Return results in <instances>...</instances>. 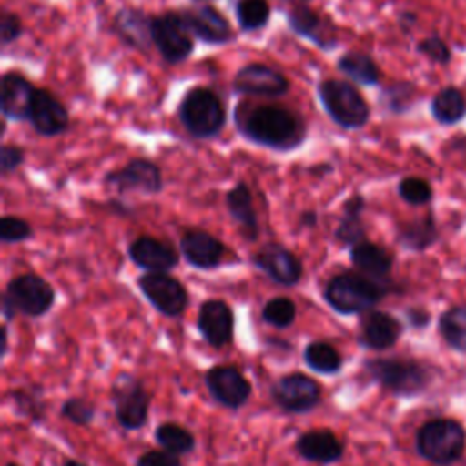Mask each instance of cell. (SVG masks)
<instances>
[{
	"instance_id": "d6a6232c",
	"label": "cell",
	"mask_w": 466,
	"mask_h": 466,
	"mask_svg": "<svg viewBox=\"0 0 466 466\" xmlns=\"http://www.w3.org/2000/svg\"><path fill=\"white\" fill-rule=\"evenodd\" d=\"M260 319L277 329H286L289 328L295 319H297V304L289 297H271L269 300L264 302Z\"/></svg>"
},
{
	"instance_id": "1f68e13d",
	"label": "cell",
	"mask_w": 466,
	"mask_h": 466,
	"mask_svg": "<svg viewBox=\"0 0 466 466\" xmlns=\"http://www.w3.org/2000/svg\"><path fill=\"white\" fill-rule=\"evenodd\" d=\"M337 67L340 73H344L350 80L362 84V86H373L379 82V67L373 62V58L362 51H348L337 60Z\"/></svg>"
},
{
	"instance_id": "7a4b0ae2",
	"label": "cell",
	"mask_w": 466,
	"mask_h": 466,
	"mask_svg": "<svg viewBox=\"0 0 466 466\" xmlns=\"http://www.w3.org/2000/svg\"><path fill=\"white\" fill-rule=\"evenodd\" d=\"M388 286L364 273L344 271L333 275L322 291L326 304L340 315H357L370 311L384 299Z\"/></svg>"
},
{
	"instance_id": "52a82bcc",
	"label": "cell",
	"mask_w": 466,
	"mask_h": 466,
	"mask_svg": "<svg viewBox=\"0 0 466 466\" xmlns=\"http://www.w3.org/2000/svg\"><path fill=\"white\" fill-rule=\"evenodd\" d=\"M464 442L466 435L462 426L451 419L428 420L415 435L417 453L439 466L455 462L462 455Z\"/></svg>"
},
{
	"instance_id": "4316f807",
	"label": "cell",
	"mask_w": 466,
	"mask_h": 466,
	"mask_svg": "<svg viewBox=\"0 0 466 466\" xmlns=\"http://www.w3.org/2000/svg\"><path fill=\"white\" fill-rule=\"evenodd\" d=\"M350 257H351L353 266L360 273H364L371 279H379V280H382L390 273L391 264H393L391 255L384 248H380L373 242H368V240L355 244L350 251Z\"/></svg>"
},
{
	"instance_id": "f1b7e54d",
	"label": "cell",
	"mask_w": 466,
	"mask_h": 466,
	"mask_svg": "<svg viewBox=\"0 0 466 466\" xmlns=\"http://www.w3.org/2000/svg\"><path fill=\"white\" fill-rule=\"evenodd\" d=\"M15 411L27 419L31 424H40L47 415V402L44 399V388L38 382H29L25 386L15 388L11 391Z\"/></svg>"
},
{
	"instance_id": "bcb514c9",
	"label": "cell",
	"mask_w": 466,
	"mask_h": 466,
	"mask_svg": "<svg viewBox=\"0 0 466 466\" xmlns=\"http://www.w3.org/2000/svg\"><path fill=\"white\" fill-rule=\"evenodd\" d=\"M16 313H18V311H16L15 306L9 302V299H7L5 295H2V319H4V322H5V324L11 322Z\"/></svg>"
},
{
	"instance_id": "7402d4cb",
	"label": "cell",
	"mask_w": 466,
	"mask_h": 466,
	"mask_svg": "<svg viewBox=\"0 0 466 466\" xmlns=\"http://www.w3.org/2000/svg\"><path fill=\"white\" fill-rule=\"evenodd\" d=\"M288 25L293 33L311 40L322 51H331L337 46L333 24L308 5H293L288 13Z\"/></svg>"
},
{
	"instance_id": "e0dca14e",
	"label": "cell",
	"mask_w": 466,
	"mask_h": 466,
	"mask_svg": "<svg viewBox=\"0 0 466 466\" xmlns=\"http://www.w3.org/2000/svg\"><path fill=\"white\" fill-rule=\"evenodd\" d=\"M293 448L300 459L319 466L339 462L346 451L344 441H340L339 435L329 428H313L302 431Z\"/></svg>"
},
{
	"instance_id": "277c9868",
	"label": "cell",
	"mask_w": 466,
	"mask_h": 466,
	"mask_svg": "<svg viewBox=\"0 0 466 466\" xmlns=\"http://www.w3.org/2000/svg\"><path fill=\"white\" fill-rule=\"evenodd\" d=\"M178 120L193 138H211L224 129L226 109L215 91L198 86L184 93Z\"/></svg>"
},
{
	"instance_id": "d4e9b609",
	"label": "cell",
	"mask_w": 466,
	"mask_h": 466,
	"mask_svg": "<svg viewBox=\"0 0 466 466\" xmlns=\"http://www.w3.org/2000/svg\"><path fill=\"white\" fill-rule=\"evenodd\" d=\"M151 22H153V16L146 15L142 9L122 7L120 11H116L113 25L118 38L126 46L146 53L153 46Z\"/></svg>"
},
{
	"instance_id": "ba28073f",
	"label": "cell",
	"mask_w": 466,
	"mask_h": 466,
	"mask_svg": "<svg viewBox=\"0 0 466 466\" xmlns=\"http://www.w3.org/2000/svg\"><path fill=\"white\" fill-rule=\"evenodd\" d=\"M269 397L280 411L302 415L322 402V384L308 373L291 371L271 382Z\"/></svg>"
},
{
	"instance_id": "ffe728a7",
	"label": "cell",
	"mask_w": 466,
	"mask_h": 466,
	"mask_svg": "<svg viewBox=\"0 0 466 466\" xmlns=\"http://www.w3.org/2000/svg\"><path fill=\"white\" fill-rule=\"evenodd\" d=\"M127 255L146 273H167L178 266V251L171 244L147 235L135 238L127 246Z\"/></svg>"
},
{
	"instance_id": "c3c4849f",
	"label": "cell",
	"mask_w": 466,
	"mask_h": 466,
	"mask_svg": "<svg viewBox=\"0 0 466 466\" xmlns=\"http://www.w3.org/2000/svg\"><path fill=\"white\" fill-rule=\"evenodd\" d=\"M7 340H9V333H7V324L4 322V326H2V346H0L2 357H5V353H7Z\"/></svg>"
},
{
	"instance_id": "7bdbcfd3",
	"label": "cell",
	"mask_w": 466,
	"mask_h": 466,
	"mask_svg": "<svg viewBox=\"0 0 466 466\" xmlns=\"http://www.w3.org/2000/svg\"><path fill=\"white\" fill-rule=\"evenodd\" d=\"M24 160H25V153H24V149L20 146L4 144L0 147V171L4 175L15 171Z\"/></svg>"
},
{
	"instance_id": "6da1fadb",
	"label": "cell",
	"mask_w": 466,
	"mask_h": 466,
	"mask_svg": "<svg viewBox=\"0 0 466 466\" xmlns=\"http://www.w3.org/2000/svg\"><path fill=\"white\" fill-rule=\"evenodd\" d=\"M235 122L242 137L253 144L289 151L299 147L306 138V124L291 109L282 106H251L237 107Z\"/></svg>"
},
{
	"instance_id": "f6af8a7d",
	"label": "cell",
	"mask_w": 466,
	"mask_h": 466,
	"mask_svg": "<svg viewBox=\"0 0 466 466\" xmlns=\"http://www.w3.org/2000/svg\"><path fill=\"white\" fill-rule=\"evenodd\" d=\"M406 317H408V322L413 326V328H422L428 324V313L422 311V309H408L406 311Z\"/></svg>"
},
{
	"instance_id": "3957f363",
	"label": "cell",
	"mask_w": 466,
	"mask_h": 466,
	"mask_svg": "<svg viewBox=\"0 0 466 466\" xmlns=\"http://www.w3.org/2000/svg\"><path fill=\"white\" fill-rule=\"evenodd\" d=\"M364 371L373 382L397 397L419 395L431 380L424 364L406 357L368 359L364 360Z\"/></svg>"
},
{
	"instance_id": "44dd1931",
	"label": "cell",
	"mask_w": 466,
	"mask_h": 466,
	"mask_svg": "<svg viewBox=\"0 0 466 466\" xmlns=\"http://www.w3.org/2000/svg\"><path fill=\"white\" fill-rule=\"evenodd\" d=\"M33 129L42 137H56L69 127V113L66 106L53 96L51 91L36 87L29 118Z\"/></svg>"
},
{
	"instance_id": "816d5d0a",
	"label": "cell",
	"mask_w": 466,
	"mask_h": 466,
	"mask_svg": "<svg viewBox=\"0 0 466 466\" xmlns=\"http://www.w3.org/2000/svg\"><path fill=\"white\" fill-rule=\"evenodd\" d=\"M197 2H198V0H197Z\"/></svg>"
},
{
	"instance_id": "7c38bea8",
	"label": "cell",
	"mask_w": 466,
	"mask_h": 466,
	"mask_svg": "<svg viewBox=\"0 0 466 466\" xmlns=\"http://www.w3.org/2000/svg\"><path fill=\"white\" fill-rule=\"evenodd\" d=\"M137 284L149 304L164 317H180L189 304L186 286L169 273H144L137 279Z\"/></svg>"
},
{
	"instance_id": "74e56055",
	"label": "cell",
	"mask_w": 466,
	"mask_h": 466,
	"mask_svg": "<svg viewBox=\"0 0 466 466\" xmlns=\"http://www.w3.org/2000/svg\"><path fill=\"white\" fill-rule=\"evenodd\" d=\"M60 417L75 426H91L96 417L95 404L86 397H69L60 406Z\"/></svg>"
},
{
	"instance_id": "ee69618b",
	"label": "cell",
	"mask_w": 466,
	"mask_h": 466,
	"mask_svg": "<svg viewBox=\"0 0 466 466\" xmlns=\"http://www.w3.org/2000/svg\"><path fill=\"white\" fill-rule=\"evenodd\" d=\"M419 51L424 53L426 56H430L433 62H439V64H446L450 60V51H448L446 44L437 36H430V38L422 40L419 44Z\"/></svg>"
},
{
	"instance_id": "b9f144b4",
	"label": "cell",
	"mask_w": 466,
	"mask_h": 466,
	"mask_svg": "<svg viewBox=\"0 0 466 466\" xmlns=\"http://www.w3.org/2000/svg\"><path fill=\"white\" fill-rule=\"evenodd\" d=\"M24 27H22V20L16 13L11 11H2L0 16V42L2 46H7L11 42H15L20 35H22Z\"/></svg>"
},
{
	"instance_id": "484cf974",
	"label": "cell",
	"mask_w": 466,
	"mask_h": 466,
	"mask_svg": "<svg viewBox=\"0 0 466 466\" xmlns=\"http://www.w3.org/2000/svg\"><path fill=\"white\" fill-rule=\"evenodd\" d=\"M226 206L233 220L238 222L244 238L249 242H255L260 235V229H258V218L253 206V195L248 184L238 182L237 186H233L226 195Z\"/></svg>"
},
{
	"instance_id": "4fadbf2b",
	"label": "cell",
	"mask_w": 466,
	"mask_h": 466,
	"mask_svg": "<svg viewBox=\"0 0 466 466\" xmlns=\"http://www.w3.org/2000/svg\"><path fill=\"white\" fill-rule=\"evenodd\" d=\"M104 184L113 187L118 195L129 191H140L147 195H157L164 187L160 167L147 158H131L124 167L109 171L104 177Z\"/></svg>"
},
{
	"instance_id": "f907efd6",
	"label": "cell",
	"mask_w": 466,
	"mask_h": 466,
	"mask_svg": "<svg viewBox=\"0 0 466 466\" xmlns=\"http://www.w3.org/2000/svg\"><path fill=\"white\" fill-rule=\"evenodd\" d=\"M5 466H20L18 462H13V461H9V462H5Z\"/></svg>"
},
{
	"instance_id": "8992f818",
	"label": "cell",
	"mask_w": 466,
	"mask_h": 466,
	"mask_svg": "<svg viewBox=\"0 0 466 466\" xmlns=\"http://www.w3.org/2000/svg\"><path fill=\"white\" fill-rule=\"evenodd\" d=\"M319 100L328 116L344 129H359L370 118V106L357 87L346 80H322L317 87Z\"/></svg>"
},
{
	"instance_id": "2e32d148",
	"label": "cell",
	"mask_w": 466,
	"mask_h": 466,
	"mask_svg": "<svg viewBox=\"0 0 466 466\" xmlns=\"http://www.w3.org/2000/svg\"><path fill=\"white\" fill-rule=\"evenodd\" d=\"M197 328L208 346L222 350L233 340L235 313L226 300L208 299L198 308Z\"/></svg>"
},
{
	"instance_id": "9c48e42d",
	"label": "cell",
	"mask_w": 466,
	"mask_h": 466,
	"mask_svg": "<svg viewBox=\"0 0 466 466\" xmlns=\"http://www.w3.org/2000/svg\"><path fill=\"white\" fill-rule=\"evenodd\" d=\"M2 295L9 299L18 313L31 319L46 315L56 299L55 288L36 273H22L13 277Z\"/></svg>"
},
{
	"instance_id": "5b68a950",
	"label": "cell",
	"mask_w": 466,
	"mask_h": 466,
	"mask_svg": "<svg viewBox=\"0 0 466 466\" xmlns=\"http://www.w3.org/2000/svg\"><path fill=\"white\" fill-rule=\"evenodd\" d=\"M109 399L115 419L122 430L137 431L147 424L153 397L138 377L127 371L118 373L111 382Z\"/></svg>"
},
{
	"instance_id": "60d3db41",
	"label": "cell",
	"mask_w": 466,
	"mask_h": 466,
	"mask_svg": "<svg viewBox=\"0 0 466 466\" xmlns=\"http://www.w3.org/2000/svg\"><path fill=\"white\" fill-rule=\"evenodd\" d=\"M135 466H184L182 459L164 448L147 450L137 457Z\"/></svg>"
},
{
	"instance_id": "4dcf8cb0",
	"label": "cell",
	"mask_w": 466,
	"mask_h": 466,
	"mask_svg": "<svg viewBox=\"0 0 466 466\" xmlns=\"http://www.w3.org/2000/svg\"><path fill=\"white\" fill-rule=\"evenodd\" d=\"M153 437L158 448H164L178 457L189 455L197 446V439L193 431L173 420H166L158 424L153 431Z\"/></svg>"
},
{
	"instance_id": "9a60e30c",
	"label": "cell",
	"mask_w": 466,
	"mask_h": 466,
	"mask_svg": "<svg viewBox=\"0 0 466 466\" xmlns=\"http://www.w3.org/2000/svg\"><path fill=\"white\" fill-rule=\"evenodd\" d=\"M233 89L240 95L277 98L288 93V78L275 67L260 62L242 66L233 76Z\"/></svg>"
},
{
	"instance_id": "7dc6e473",
	"label": "cell",
	"mask_w": 466,
	"mask_h": 466,
	"mask_svg": "<svg viewBox=\"0 0 466 466\" xmlns=\"http://www.w3.org/2000/svg\"><path fill=\"white\" fill-rule=\"evenodd\" d=\"M317 224V213L308 209V211H302L300 218H299V226H304V228H313Z\"/></svg>"
},
{
	"instance_id": "f546056e",
	"label": "cell",
	"mask_w": 466,
	"mask_h": 466,
	"mask_svg": "<svg viewBox=\"0 0 466 466\" xmlns=\"http://www.w3.org/2000/svg\"><path fill=\"white\" fill-rule=\"evenodd\" d=\"M302 359L309 370L320 375H335L344 366L342 353L328 340H311L304 346Z\"/></svg>"
},
{
	"instance_id": "8d00e7d4",
	"label": "cell",
	"mask_w": 466,
	"mask_h": 466,
	"mask_svg": "<svg viewBox=\"0 0 466 466\" xmlns=\"http://www.w3.org/2000/svg\"><path fill=\"white\" fill-rule=\"evenodd\" d=\"M435 240V228L431 218L406 224L399 233V242L410 249H424Z\"/></svg>"
},
{
	"instance_id": "5bb4252c",
	"label": "cell",
	"mask_w": 466,
	"mask_h": 466,
	"mask_svg": "<svg viewBox=\"0 0 466 466\" xmlns=\"http://www.w3.org/2000/svg\"><path fill=\"white\" fill-rule=\"evenodd\" d=\"M251 264L268 275L275 284L291 288L299 284L302 279V262L300 258L288 248L279 242L264 244L253 257Z\"/></svg>"
},
{
	"instance_id": "e575fe53",
	"label": "cell",
	"mask_w": 466,
	"mask_h": 466,
	"mask_svg": "<svg viewBox=\"0 0 466 466\" xmlns=\"http://www.w3.org/2000/svg\"><path fill=\"white\" fill-rule=\"evenodd\" d=\"M464 111H466L464 98H462L461 91H457L453 87L442 89L431 102V113L442 124L457 122L464 115Z\"/></svg>"
},
{
	"instance_id": "cb8c5ba5",
	"label": "cell",
	"mask_w": 466,
	"mask_h": 466,
	"mask_svg": "<svg viewBox=\"0 0 466 466\" xmlns=\"http://www.w3.org/2000/svg\"><path fill=\"white\" fill-rule=\"evenodd\" d=\"M36 87L20 73L7 71L2 75L0 109L5 118L27 120Z\"/></svg>"
},
{
	"instance_id": "ab89813d",
	"label": "cell",
	"mask_w": 466,
	"mask_h": 466,
	"mask_svg": "<svg viewBox=\"0 0 466 466\" xmlns=\"http://www.w3.org/2000/svg\"><path fill=\"white\" fill-rule=\"evenodd\" d=\"M399 195L410 204H426L431 198V187L422 178L408 177L399 184Z\"/></svg>"
},
{
	"instance_id": "836d02e7",
	"label": "cell",
	"mask_w": 466,
	"mask_h": 466,
	"mask_svg": "<svg viewBox=\"0 0 466 466\" xmlns=\"http://www.w3.org/2000/svg\"><path fill=\"white\" fill-rule=\"evenodd\" d=\"M439 329L448 346L466 351V309L451 308L441 315Z\"/></svg>"
},
{
	"instance_id": "30bf717a",
	"label": "cell",
	"mask_w": 466,
	"mask_h": 466,
	"mask_svg": "<svg viewBox=\"0 0 466 466\" xmlns=\"http://www.w3.org/2000/svg\"><path fill=\"white\" fill-rule=\"evenodd\" d=\"M153 44L167 64H180L193 53V35L178 11L153 16Z\"/></svg>"
},
{
	"instance_id": "d6986e66",
	"label": "cell",
	"mask_w": 466,
	"mask_h": 466,
	"mask_svg": "<svg viewBox=\"0 0 466 466\" xmlns=\"http://www.w3.org/2000/svg\"><path fill=\"white\" fill-rule=\"evenodd\" d=\"M193 36L206 44H228L235 38L228 18L213 5H195L178 11Z\"/></svg>"
},
{
	"instance_id": "8fae6325",
	"label": "cell",
	"mask_w": 466,
	"mask_h": 466,
	"mask_svg": "<svg viewBox=\"0 0 466 466\" xmlns=\"http://www.w3.org/2000/svg\"><path fill=\"white\" fill-rule=\"evenodd\" d=\"M204 384L215 402L228 410H240L251 397L249 379L235 364H215L204 371Z\"/></svg>"
},
{
	"instance_id": "83f0119b",
	"label": "cell",
	"mask_w": 466,
	"mask_h": 466,
	"mask_svg": "<svg viewBox=\"0 0 466 466\" xmlns=\"http://www.w3.org/2000/svg\"><path fill=\"white\" fill-rule=\"evenodd\" d=\"M364 206H366V202L360 195H353L344 202L342 218L333 233V237L339 244L353 248L355 244L366 240V231H364V226L360 220Z\"/></svg>"
},
{
	"instance_id": "d590c367",
	"label": "cell",
	"mask_w": 466,
	"mask_h": 466,
	"mask_svg": "<svg viewBox=\"0 0 466 466\" xmlns=\"http://www.w3.org/2000/svg\"><path fill=\"white\" fill-rule=\"evenodd\" d=\"M235 13L244 31H257L268 24L271 9L268 0H238Z\"/></svg>"
},
{
	"instance_id": "603a6c76",
	"label": "cell",
	"mask_w": 466,
	"mask_h": 466,
	"mask_svg": "<svg viewBox=\"0 0 466 466\" xmlns=\"http://www.w3.org/2000/svg\"><path fill=\"white\" fill-rule=\"evenodd\" d=\"M180 251L189 266L197 269H213L222 262L226 246L208 231L189 229L180 238Z\"/></svg>"
},
{
	"instance_id": "ac0fdd59",
	"label": "cell",
	"mask_w": 466,
	"mask_h": 466,
	"mask_svg": "<svg viewBox=\"0 0 466 466\" xmlns=\"http://www.w3.org/2000/svg\"><path fill=\"white\" fill-rule=\"evenodd\" d=\"M402 333V324L388 311L370 309L360 315L357 340L364 350L382 351L397 344Z\"/></svg>"
},
{
	"instance_id": "681fc988",
	"label": "cell",
	"mask_w": 466,
	"mask_h": 466,
	"mask_svg": "<svg viewBox=\"0 0 466 466\" xmlns=\"http://www.w3.org/2000/svg\"><path fill=\"white\" fill-rule=\"evenodd\" d=\"M62 466H87V464H84V462H80V461H76V459H67Z\"/></svg>"
},
{
	"instance_id": "f35d334b",
	"label": "cell",
	"mask_w": 466,
	"mask_h": 466,
	"mask_svg": "<svg viewBox=\"0 0 466 466\" xmlns=\"http://www.w3.org/2000/svg\"><path fill=\"white\" fill-rule=\"evenodd\" d=\"M33 237V228L27 220L20 218V217H2L0 220V240L5 244H13V242H22Z\"/></svg>"
}]
</instances>
